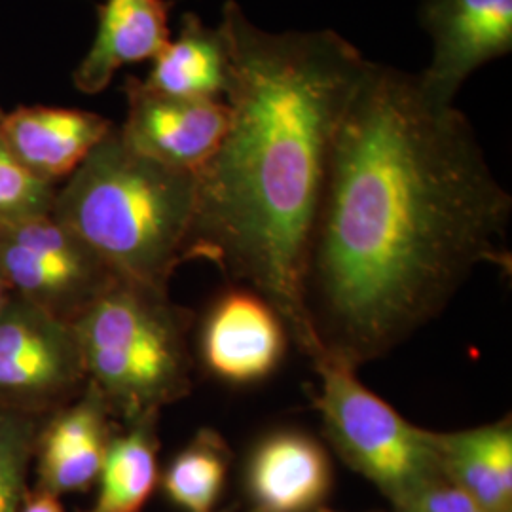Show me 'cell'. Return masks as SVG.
I'll return each instance as SVG.
<instances>
[{
  "label": "cell",
  "mask_w": 512,
  "mask_h": 512,
  "mask_svg": "<svg viewBox=\"0 0 512 512\" xmlns=\"http://www.w3.org/2000/svg\"><path fill=\"white\" fill-rule=\"evenodd\" d=\"M0 274L12 294L71 325L120 279L52 213L0 226Z\"/></svg>",
  "instance_id": "6"
},
{
  "label": "cell",
  "mask_w": 512,
  "mask_h": 512,
  "mask_svg": "<svg viewBox=\"0 0 512 512\" xmlns=\"http://www.w3.org/2000/svg\"><path fill=\"white\" fill-rule=\"evenodd\" d=\"M158 420L120 423L97 476L95 505L88 512H141L160 484Z\"/></svg>",
  "instance_id": "17"
},
{
  "label": "cell",
  "mask_w": 512,
  "mask_h": 512,
  "mask_svg": "<svg viewBox=\"0 0 512 512\" xmlns=\"http://www.w3.org/2000/svg\"><path fill=\"white\" fill-rule=\"evenodd\" d=\"M321 512H323V511H321Z\"/></svg>",
  "instance_id": "26"
},
{
  "label": "cell",
  "mask_w": 512,
  "mask_h": 512,
  "mask_svg": "<svg viewBox=\"0 0 512 512\" xmlns=\"http://www.w3.org/2000/svg\"><path fill=\"white\" fill-rule=\"evenodd\" d=\"M120 421L90 382L82 393L40 425L33 486L63 497L90 490L97 482L110 439Z\"/></svg>",
  "instance_id": "11"
},
{
  "label": "cell",
  "mask_w": 512,
  "mask_h": 512,
  "mask_svg": "<svg viewBox=\"0 0 512 512\" xmlns=\"http://www.w3.org/2000/svg\"><path fill=\"white\" fill-rule=\"evenodd\" d=\"M126 120L118 131L129 147L160 164L198 173L228 128L224 99H188L150 90L141 78L124 84Z\"/></svg>",
  "instance_id": "9"
},
{
  "label": "cell",
  "mask_w": 512,
  "mask_h": 512,
  "mask_svg": "<svg viewBox=\"0 0 512 512\" xmlns=\"http://www.w3.org/2000/svg\"><path fill=\"white\" fill-rule=\"evenodd\" d=\"M289 330L274 306L243 287L220 294L203 317L198 357L220 382L258 384L270 378L285 359Z\"/></svg>",
  "instance_id": "10"
},
{
  "label": "cell",
  "mask_w": 512,
  "mask_h": 512,
  "mask_svg": "<svg viewBox=\"0 0 512 512\" xmlns=\"http://www.w3.org/2000/svg\"><path fill=\"white\" fill-rule=\"evenodd\" d=\"M169 0H105L97 6V33L73 74L80 93L95 95L122 67L152 61L169 42Z\"/></svg>",
  "instance_id": "14"
},
{
  "label": "cell",
  "mask_w": 512,
  "mask_h": 512,
  "mask_svg": "<svg viewBox=\"0 0 512 512\" xmlns=\"http://www.w3.org/2000/svg\"><path fill=\"white\" fill-rule=\"evenodd\" d=\"M420 19L433 57L418 80L442 105H454L480 67L512 52V0H421Z\"/></svg>",
  "instance_id": "8"
},
{
  "label": "cell",
  "mask_w": 512,
  "mask_h": 512,
  "mask_svg": "<svg viewBox=\"0 0 512 512\" xmlns=\"http://www.w3.org/2000/svg\"><path fill=\"white\" fill-rule=\"evenodd\" d=\"M55 192V184L38 179L0 141V226L50 215Z\"/></svg>",
  "instance_id": "20"
},
{
  "label": "cell",
  "mask_w": 512,
  "mask_h": 512,
  "mask_svg": "<svg viewBox=\"0 0 512 512\" xmlns=\"http://www.w3.org/2000/svg\"><path fill=\"white\" fill-rule=\"evenodd\" d=\"M245 480L256 511L313 512L329 495L332 467L319 440L281 429L256 442Z\"/></svg>",
  "instance_id": "13"
},
{
  "label": "cell",
  "mask_w": 512,
  "mask_h": 512,
  "mask_svg": "<svg viewBox=\"0 0 512 512\" xmlns=\"http://www.w3.org/2000/svg\"><path fill=\"white\" fill-rule=\"evenodd\" d=\"M2 116H4V110L0 109V120H2Z\"/></svg>",
  "instance_id": "24"
},
{
  "label": "cell",
  "mask_w": 512,
  "mask_h": 512,
  "mask_svg": "<svg viewBox=\"0 0 512 512\" xmlns=\"http://www.w3.org/2000/svg\"><path fill=\"white\" fill-rule=\"evenodd\" d=\"M114 124L90 110L19 107L4 112L0 141L46 183L67 181Z\"/></svg>",
  "instance_id": "12"
},
{
  "label": "cell",
  "mask_w": 512,
  "mask_h": 512,
  "mask_svg": "<svg viewBox=\"0 0 512 512\" xmlns=\"http://www.w3.org/2000/svg\"><path fill=\"white\" fill-rule=\"evenodd\" d=\"M154 92L188 99H224L228 52L219 27L205 25L194 12L183 14L177 37L152 59L143 80Z\"/></svg>",
  "instance_id": "16"
},
{
  "label": "cell",
  "mask_w": 512,
  "mask_h": 512,
  "mask_svg": "<svg viewBox=\"0 0 512 512\" xmlns=\"http://www.w3.org/2000/svg\"><path fill=\"white\" fill-rule=\"evenodd\" d=\"M511 213L469 118L370 61L334 133L304 277L319 355L380 359L480 266L509 272Z\"/></svg>",
  "instance_id": "1"
},
{
  "label": "cell",
  "mask_w": 512,
  "mask_h": 512,
  "mask_svg": "<svg viewBox=\"0 0 512 512\" xmlns=\"http://www.w3.org/2000/svg\"><path fill=\"white\" fill-rule=\"evenodd\" d=\"M86 384L73 325L12 294L0 313V408L44 421Z\"/></svg>",
  "instance_id": "7"
},
{
  "label": "cell",
  "mask_w": 512,
  "mask_h": 512,
  "mask_svg": "<svg viewBox=\"0 0 512 512\" xmlns=\"http://www.w3.org/2000/svg\"><path fill=\"white\" fill-rule=\"evenodd\" d=\"M249 512H260V511H256V509H251V511Z\"/></svg>",
  "instance_id": "25"
},
{
  "label": "cell",
  "mask_w": 512,
  "mask_h": 512,
  "mask_svg": "<svg viewBox=\"0 0 512 512\" xmlns=\"http://www.w3.org/2000/svg\"><path fill=\"white\" fill-rule=\"evenodd\" d=\"M42 423L0 408V512H19L33 484L35 444Z\"/></svg>",
  "instance_id": "19"
},
{
  "label": "cell",
  "mask_w": 512,
  "mask_h": 512,
  "mask_svg": "<svg viewBox=\"0 0 512 512\" xmlns=\"http://www.w3.org/2000/svg\"><path fill=\"white\" fill-rule=\"evenodd\" d=\"M230 458V448L217 431L200 429L160 475L165 497L184 512H213L226 484Z\"/></svg>",
  "instance_id": "18"
},
{
  "label": "cell",
  "mask_w": 512,
  "mask_h": 512,
  "mask_svg": "<svg viewBox=\"0 0 512 512\" xmlns=\"http://www.w3.org/2000/svg\"><path fill=\"white\" fill-rule=\"evenodd\" d=\"M19 512H65V509H63L61 497L50 494L46 490L35 488L31 484V488H29V492L25 495Z\"/></svg>",
  "instance_id": "22"
},
{
  "label": "cell",
  "mask_w": 512,
  "mask_h": 512,
  "mask_svg": "<svg viewBox=\"0 0 512 512\" xmlns=\"http://www.w3.org/2000/svg\"><path fill=\"white\" fill-rule=\"evenodd\" d=\"M10 296H12V291H10L8 283L4 281V277L0 274V313L4 311V308H6V304H8Z\"/></svg>",
  "instance_id": "23"
},
{
  "label": "cell",
  "mask_w": 512,
  "mask_h": 512,
  "mask_svg": "<svg viewBox=\"0 0 512 512\" xmlns=\"http://www.w3.org/2000/svg\"><path fill=\"white\" fill-rule=\"evenodd\" d=\"M73 327L88 382L120 423L160 416L190 393L192 315L169 291L116 279Z\"/></svg>",
  "instance_id": "4"
},
{
  "label": "cell",
  "mask_w": 512,
  "mask_h": 512,
  "mask_svg": "<svg viewBox=\"0 0 512 512\" xmlns=\"http://www.w3.org/2000/svg\"><path fill=\"white\" fill-rule=\"evenodd\" d=\"M196 175L133 150L118 126L57 186L52 215L120 279L169 291L186 262Z\"/></svg>",
  "instance_id": "3"
},
{
  "label": "cell",
  "mask_w": 512,
  "mask_h": 512,
  "mask_svg": "<svg viewBox=\"0 0 512 512\" xmlns=\"http://www.w3.org/2000/svg\"><path fill=\"white\" fill-rule=\"evenodd\" d=\"M228 128L196 173L188 260L264 296L311 361L321 353L304 277L330 147L370 59L330 29L270 33L236 0L222 6Z\"/></svg>",
  "instance_id": "2"
},
{
  "label": "cell",
  "mask_w": 512,
  "mask_h": 512,
  "mask_svg": "<svg viewBox=\"0 0 512 512\" xmlns=\"http://www.w3.org/2000/svg\"><path fill=\"white\" fill-rule=\"evenodd\" d=\"M395 507L397 512H492L442 473L423 482Z\"/></svg>",
  "instance_id": "21"
},
{
  "label": "cell",
  "mask_w": 512,
  "mask_h": 512,
  "mask_svg": "<svg viewBox=\"0 0 512 512\" xmlns=\"http://www.w3.org/2000/svg\"><path fill=\"white\" fill-rule=\"evenodd\" d=\"M311 363L319 376L315 406L332 446L393 505L442 473L435 431L403 418L346 361L319 355Z\"/></svg>",
  "instance_id": "5"
},
{
  "label": "cell",
  "mask_w": 512,
  "mask_h": 512,
  "mask_svg": "<svg viewBox=\"0 0 512 512\" xmlns=\"http://www.w3.org/2000/svg\"><path fill=\"white\" fill-rule=\"evenodd\" d=\"M440 471L492 512H512L511 418L437 433Z\"/></svg>",
  "instance_id": "15"
}]
</instances>
